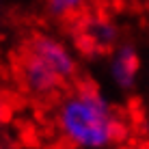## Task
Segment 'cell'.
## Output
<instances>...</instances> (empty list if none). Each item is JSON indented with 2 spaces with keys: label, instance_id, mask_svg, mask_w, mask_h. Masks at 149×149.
Wrapping results in <instances>:
<instances>
[{
  "label": "cell",
  "instance_id": "obj_1",
  "mask_svg": "<svg viewBox=\"0 0 149 149\" xmlns=\"http://www.w3.org/2000/svg\"><path fill=\"white\" fill-rule=\"evenodd\" d=\"M56 127L71 147L106 149L121 141L123 123L115 106L95 86H80L61 102Z\"/></svg>",
  "mask_w": 149,
  "mask_h": 149
},
{
  "label": "cell",
  "instance_id": "obj_2",
  "mask_svg": "<svg viewBox=\"0 0 149 149\" xmlns=\"http://www.w3.org/2000/svg\"><path fill=\"white\" fill-rule=\"evenodd\" d=\"M30 52L39 56L45 65H50L61 80H69L76 74V58L67 50V45L61 43L54 37H45V35H37L30 39Z\"/></svg>",
  "mask_w": 149,
  "mask_h": 149
},
{
  "label": "cell",
  "instance_id": "obj_3",
  "mask_svg": "<svg viewBox=\"0 0 149 149\" xmlns=\"http://www.w3.org/2000/svg\"><path fill=\"white\" fill-rule=\"evenodd\" d=\"M22 80H24V86L35 95H50L63 82L61 76L50 65H45L33 52H28L22 63Z\"/></svg>",
  "mask_w": 149,
  "mask_h": 149
},
{
  "label": "cell",
  "instance_id": "obj_4",
  "mask_svg": "<svg viewBox=\"0 0 149 149\" xmlns=\"http://www.w3.org/2000/svg\"><path fill=\"white\" fill-rule=\"evenodd\" d=\"M110 78L119 89L130 91L136 84L138 71H141V56H138L136 48L132 43H123L112 52L110 58Z\"/></svg>",
  "mask_w": 149,
  "mask_h": 149
},
{
  "label": "cell",
  "instance_id": "obj_5",
  "mask_svg": "<svg viewBox=\"0 0 149 149\" xmlns=\"http://www.w3.org/2000/svg\"><path fill=\"white\" fill-rule=\"evenodd\" d=\"M86 35H89V39L93 41L97 48H110V45H115L117 39H119L117 26L110 22V19H102V17H97V19H93V22L89 24Z\"/></svg>",
  "mask_w": 149,
  "mask_h": 149
},
{
  "label": "cell",
  "instance_id": "obj_6",
  "mask_svg": "<svg viewBox=\"0 0 149 149\" xmlns=\"http://www.w3.org/2000/svg\"><path fill=\"white\" fill-rule=\"evenodd\" d=\"M86 0H45V9L52 17H69L84 7Z\"/></svg>",
  "mask_w": 149,
  "mask_h": 149
},
{
  "label": "cell",
  "instance_id": "obj_7",
  "mask_svg": "<svg viewBox=\"0 0 149 149\" xmlns=\"http://www.w3.org/2000/svg\"><path fill=\"white\" fill-rule=\"evenodd\" d=\"M4 115H7V104H4V100H2V95H0V121L4 119Z\"/></svg>",
  "mask_w": 149,
  "mask_h": 149
}]
</instances>
